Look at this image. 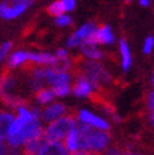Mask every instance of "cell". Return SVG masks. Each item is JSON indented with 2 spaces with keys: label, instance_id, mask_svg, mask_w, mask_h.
<instances>
[{
  "label": "cell",
  "instance_id": "cell-1",
  "mask_svg": "<svg viewBox=\"0 0 154 155\" xmlns=\"http://www.w3.org/2000/svg\"><path fill=\"white\" fill-rule=\"evenodd\" d=\"M77 130H79V154L102 151L110 143V135L105 130L85 125L82 122L77 124Z\"/></svg>",
  "mask_w": 154,
  "mask_h": 155
},
{
  "label": "cell",
  "instance_id": "cell-2",
  "mask_svg": "<svg viewBox=\"0 0 154 155\" xmlns=\"http://www.w3.org/2000/svg\"><path fill=\"white\" fill-rule=\"evenodd\" d=\"M44 133V130L41 125V119H33L28 121L18 133L9 135L8 137V144L13 150H18L22 145H24L32 137L41 135Z\"/></svg>",
  "mask_w": 154,
  "mask_h": 155
},
{
  "label": "cell",
  "instance_id": "cell-3",
  "mask_svg": "<svg viewBox=\"0 0 154 155\" xmlns=\"http://www.w3.org/2000/svg\"><path fill=\"white\" fill-rule=\"evenodd\" d=\"M77 125L75 117L72 116H61L57 120L49 122L47 129L44 130V136L51 141H62L68 135L71 130H73Z\"/></svg>",
  "mask_w": 154,
  "mask_h": 155
},
{
  "label": "cell",
  "instance_id": "cell-4",
  "mask_svg": "<svg viewBox=\"0 0 154 155\" xmlns=\"http://www.w3.org/2000/svg\"><path fill=\"white\" fill-rule=\"evenodd\" d=\"M18 81L10 72H4L0 76V97L9 106L18 108L23 105V100L17 96Z\"/></svg>",
  "mask_w": 154,
  "mask_h": 155
},
{
  "label": "cell",
  "instance_id": "cell-5",
  "mask_svg": "<svg viewBox=\"0 0 154 155\" xmlns=\"http://www.w3.org/2000/svg\"><path fill=\"white\" fill-rule=\"evenodd\" d=\"M82 73L89 77L94 88L99 87V84H106L111 82V76L106 69L94 59L82 63Z\"/></svg>",
  "mask_w": 154,
  "mask_h": 155
},
{
  "label": "cell",
  "instance_id": "cell-6",
  "mask_svg": "<svg viewBox=\"0 0 154 155\" xmlns=\"http://www.w3.org/2000/svg\"><path fill=\"white\" fill-rule=\"evenodd\" d=\"M79 120H80V122L85 124V125H89V126L96 127V129H101V130L109 129V122H106L104 119L99 117V116L94 115L87 110H81L79 112Z\"/></svg>",
  "mask_w": 154,
  "mask_h": 155
},
{
  "label": "cell",
  "instance_id": "cell-7",
  "mask_svg": "<svg viewBox=\"0 0 154 155\" xmlns=\"http://www.w3.org/2000/svg\"><path fill=\"white\" fill-rule=\"evenodd\" d=\"M86 39L96 44H111L114 42V35L109 25H104L99 29H95Z\"/></svg>",
  "mask_w": 154,
  "mask_h": 155
},
{
  "label": "cell",
  "instance_id": "cell-8",
  "mask_svg": "<svg viewBox=\"0 0 154 155\" xmlns=\"http://www.w3.org/2000/svg\"><path fill=\"white\" fill-rule=\"evenodd\" d=\"M92 90H94V84L91 83L89 77L81 73L72 88V92L76 97H87L92 94Z\"/></svg>",
  "mask_w": 154,
  "mask_h": 155
},
{
  "label": "cell",
  "instance_id": "cell-9",
  "mask_svg": "<svg viewBox=\"0 0 154 155\" xmlns=\"http://www.w3.org/2000/svg\"><path fill=\"white\" fill-rule=\"evenodd\" d=\"M66 112V107L62 104H52L48 107H45L43 111H41V121L43 122H52L57 120L61 116H63Z\"/></svg>",
  "mask_w": 154,
  "mask_h": 155
},
{
  "label": "cell",
  "instance_id": "cell-10",
  "mask_svg": "<svg viewBox=\"0 0 154 155\" xmlns=\"http://www.w3.org/2000/svg\"><path fill=\"white\" fill-rule=\"evenodd\" d=\"M27 8H28L27 5H23V4L10 5L8 2H3L0 4V17L4 19H14L24 13Z\"/></svg>",
  "mask_w": 154,
  "mask_h": 155
},
{
  "label": "cell",
  "instance_id": "cell-11",
  "mask_svg": "<svg viewBox=\"0 0 154 155\" xmlns=\"http://www.w3.org/2000/svg\"><path fill=\"white\" fill-rule=\"evenodd\" d=\"M71 81V76L63 71H56L53 68H48L47 74H45V82L51 87L58 86V84H66Z\"/></svg>",
  "mask_w": 154,
  "mask_h": 155
},
{
  "label": "cell",
  "instance_id": "cell-12",
  "mask_svg": "<svg viewBox=\"0 0 154 155\" xmlns=\"http://www.w3.org/2000/svg\"><path fill=\"white\" fill-rule=\"evenodd\" d=\"M81 45V51L83 53V56H86L89 59H94V61H99L104 57V53L102 51H100L97 47H96V43L91 42L89 39H85L82 41V43L80 44Z\"/></svg>",
  "mask_w": 154,
  "mask_h": 155
},
{
  "label": "cell",
  "instance_id": "cell-13",
  "mask_svg": "<svg viewBox=\"0 0 154 155\" xmlns=\"http://www.w3.org/2000/svg\"><path fill=\"white\" fill-rule=\"evenodd\" d=\"M45 143H47V139L44 136V133L41 135H37L24 144V153L25 154H39Z\"/></svg>",
  "mask_w": 154,
  "mask_h": 155
},
{
  "label": "cell",
  "instance_id": "cell-14",
  "mask_svg": "<svg viewBox=\"0 0 154 155\" xmlns=\"http://www.w3.org/2000/svg\"><path fill=\"white\" fill-rule=\"evenodd\" d=\"M68 154L65 144L61 141H51L47 140V143L44 144L43 149L41 150L39 155H66Z\"/></svg>",
  "mask_w": 154,
  "mask_h": 155
},
{
  "label": "cell",
  "instance_id": "cell-15",
  "mask_svg": "<svg viewBox=\"0 0 154 155\" xmlns=\"http://www.w3.org/2000/svg\"><path fill=\"white\" fill-rule=\"evenodd\" d=\"M15 116L10 112H0V140L5 141L9 137L10 125L14 121Z\"/></svg>",
  "mask_w": 154,
  "mask_h": 155
},
{
  "label": "cell",
  "instance_id": "cell-16",
  "mask_svg": "<svg viewBox=\"0 0 154 155\" xmlns=\"http://www.w3.org/2000/svg\"><path fill=\"white\" fill-rule=\"evenodd\" d=\"M28 61H30V63L33 64H41V66H45V64H53V62L56 61V56H53L51 53H37V52H32L28 53Z\"/></svg>",
  "mask_w": 154,
  "mask_h": 155
},
{
  "label": "cell",
  "instance_id": "cell-17",
  "mask_svg": "<svg viewBox=\"0 0 154 155\" xmlns=\"http://www.w3.org/2000/svg\"><path fill=\"white\" fill-rule=\"evenodd\" d=\"M65 146L68 153H72V154L79 153V130H77V125L65 137Z\"/></svg>",
  "mask_w": 154,
  "mask_h": 155
},
{
  "label": "cell",
  "instance_id": "cell-18",
  "mask_svg": "<svg viewBox=\"0 0 154 155\" xmlns=\"http://www.w3.org/2000/svg\"><path fill=\"white\" fill-rule=\"evenodd\" d=\"M27 61H28V52L17 51L8 58V67L9 68H17L22 64H24Z\"/></svg>",
  "mask_w": 154,
  "mask_h": 155
},
{
  "label": "cell",
  "instance_id": "cell-19",
  "mask_svg": "<svg viewBox=\"0 0 154 155\" xmlns=\"http://www.w3.org/2000/svg\"><path fill=\"white\" fill-rule=\"evenodd\" d=\"M120 54H121V67L126 72L129 71L130 66H132V56H130V51L125 39L120 41Z\"/></svg>",
  "mask_w": 154,
  "mask_h": 155
},
{
  "label": "cell",
  "instance_id": "cell-20",
  "mask_svg": "<svg viewBox=\"0 0 154 155\" xmlns=\"http://www.w3.org/2000/svg\"><path fill=\"white\" fill-rule=\"evenodd\" d=\"M55 94H53L52 90H47V88H41L35 92V98L39 104H48L52 102L53 98H55Z\"/></svg>",
  "mask_w": 154,
  "mask_h": 155
},
{
  "label": "cell",
  "instance_id": "cell-21",
  "mask_svg": "<svg viewBox=\"0 0 154 155\" xmlns=\"http://www.w3.org/2000/svg\"><path fill=\"white\" fill-rule=\"evenodd\" d=\"M53 69L56 71H63L67 72L68 69L71 68V61L68 58V56L66 57H56V61L53 62Z\"/></svg>",
  "mask_w": 154,
  "mask_h": 155
},
{
  "label": "cell",
  "instance_id": "cell-22",
  "mask_svg": "<svg viewBox=\"0 0 154 155\" xmlns=\"http://www.w3.org/2000/svg\"><path fill=\"white\" fill-rule=\"evenodd\" d=\"M44 82H45V80H43V78H41V77H37V76H34V74H30V73H29L28 86H29V88L32 90L33 92H37L38 90L43 88Z\"/></svg>",
  "mask_w": 154,
  "mask_h": 155
},
{
  "label": "cell",
  "instance_id": "cell-23",
  "mask_svg": "<svg viewBox=\"0 0 154 155\" xmlns=\"http://www.w3.org/2000/svg\"><path fill=\"white\" fill-rule=\"evenodd\" d=\"M65 6H63V3L62 0H57L53 4H51L48 6V13L53 17H59V15H62L65 13Z\"/></svg>",
  "mask_w": 154,
  "mask_h": 155
},
{
  "label": "cell",
  "instance_id": "cell-24",
  "mask_svg": "<svg viewBox=\"0 0 154 155\" xmlns=\"http://www.w3.org/2000/svg\"><path fill=\"white\" fill-rule=\"evenodd\" d=\"M95 29H96V28H95V25L92 24V23H87V24L82 25V27H81L79 30H77L76 34L79 35L82 41H85V39H86V38H87V37H89V35L92 33V32H94Z\"/></svg>",
  "mask_w": 154,
  "mask_h": 155
},
{
  "label": "cell",
  "instance_id": "cell-25",
  "mask_svg": "<svg viewBox=\"0 0 154 155\" xmlns=\"http://www.w3.org/2000/svg\"><path fill=\"white\" fill-rule=\"evenodd\" d=\"M52 91H53V94H55V96L65 97V96H67L71 92V87H70V84H68V83H66V84H58V86H53Z\"/></svg>",
  "mask_w": 154,
  "mask_h": 155
},
{
  "label": "cell",
  "instance_id": "cell-26",
  "mask_svg": "<svg viewBox=\"0 0 154 155\" xmlns=\"http://www.w3.org/2000/svg\"><path fill=\"white\" fill-rule=\"evenodd\" d=\"M56 24L58 27H68L72 24V20L68 15L62 14V15H59V17H56Z\"/></svg>",
  "mask_w": 154,
  "mask_h": 155
},
{
  "label": "cell",
  "instance_id": "cell-27",
  "mask_svg": "<svg viewBox=\"0 0 154 155\" xmlns=\"http://www.w3.org/2000/svg\"><path fill=\"white\" fill-rule=\"evenodd\" d=\"M12 47H13L12 42H6V43H4V44L0 45V64H2V62H3L4 58L6 57V54L10 52Z\"/></svg>",
  "mask_w": 154,
  "mask_h": 155
},
{
  "label": "cell",
  "instance_id": "cell-28",
  "mask_svg": "<svg viewBox=\"0 0 154 155\" xmlns=\"http://www.w3.org/2000/svg\"><path fill=\"white\" fill-rule=\"evenodd\" d=\"M81 43H82V39L75 33V34H72L70 38H68V41H67L66 44H67L68 48H75V47H79Z\"/></svg>",
  "mask_w": 154,
  "mask_h": 155
},
{
  "label": "cell",
  "instance_id": "cell-29",
  "mask_svg": "<svg viewBox=\"0 0 154 155\" xmlns=\"http://www.w3.org/2000/svg\"><path fill=\"white\" fill-rule=\"evenodd\" d=\"M154 48V38L152 37H148L147 39L144 42V45H143V51L145 54H149Z\"/></svg>",
  "mask_w": 154,
  "mask_h": 155
},
{
  "label": "cell",
  "instance_id": "cell-30",
  "mask_svg": "<svg viewBox=\"0 0 154 155\" xmlns=\"http://www.w3.org/2000/svg\"><path fill=\"white\" fill-rule=\"evenodd\" d=\"M63 6H65V10L66 12H72L76 6V2L75 0H62Z\"/></svg>",
  "mask_w": 154,
  "mask_h": 155
},
{
  "label": "cell",
  "instance_id": "cell-31",
  "mask_svg": "<svg viewBox=\"0 0 154 155\" xmlns=\"http://www.w3.org/2000/svg\"><path fill=\"white\" fill-rule=\"evenodd\" d=\"M148 107H149L150 111L154 110V90L150 91V94L148 96Z\"/></svg>",
  "mask_w": 154,
  "mask_h": 155
},
{
  "label": "cell",
  "instance_id": "cell-32",
  "mask_svg": "<svg viewBox=\"0 0 154 155\" xmlns=\"http://www.w3.org/2000/svg\"><path fill=\"white\" fill-rule=\"evenodd\" d=\"M34 0H13V4H23V5H32Z\"/></svg>",
  "mask_w": 154,
  "mask_h": 155
},
{
  "label": "cell",
  "instance_id": "cell-33",
  "mask_svg": "<svg viewBox=\"0 0 154 155\" xmlns=\"http://www.w3.org/2000/svg\"><path fill=\"white\" fill-rule=\"evenodd\" d=\"M8 151H9V149H8V146L5 145V143L0 140V155L8 154Z\"/></svg>",
  "mask_w": 154,
  "mask_h": 155
},
{
  "label": "cell",
  "instance_id": "cell-34",
  "mask_svg": "<svg viewBox=\"0 0 154 155\" xmlns=\"http://www.w3.org/2000/svg\"><path fill=\"white\" fill-rule=\"evenodd\" d=\"M55 56H56V57H66V56H68V53H67L66 49H58V51L56 52Z\"/></svg>",
  "mask_w": 154,
  "mask_h": 155
},
{
  "label": "cell",
  "instance_id": "cell-35",
  "mask_svg": "<svg viewBox=\"0 0 154 155\" xmlns=\"http://www.w3.org/2000/svg\"><path fill=\"white\" fill-rule=\"evenodd\" d=\"M139 3L142 6H148L149 5V0H139Z\"/></svg>",
  "mask_w": 154,
  "mask_h": 155
},
{
  "label": "cell",
  "instance_id": "cell-36",
  "mask_svg": "<svg viewBox=\"0 0 154 155\" xmlns=\"http://www.w3.org/2000/svg\"><path fill=\"white\" fill-rule=\"evenodd\" d=\"M150 122H152V125H153V127H154V110H153L152 114H150Z\"/></svg>",
  "mask_w": 154,
  "mask_h": 155
},
{
  "label": "cell",
  "instance_id": "cell-37",
  "mask_svg": "<svg viewBox=\"0 0 154 155\" xmlns=\"http://www.w3.org/2000/svg\"><path fill=\"white\" fill-rule=\"evenodd\" d=\"M152 83H153V86H154V74H153V80H152Z\"/></svg>",
  "mask_w": 154,
  "mask_h": 155
},
{
  "label": "cell",
  "instance_id": "cell-38",
  "mask_svg": "<svg viewBox=\"0 0 154 155\" xmlns=\"http://www.w3.org/2000/svg\"><path fill=\"white\" fill-rule=\"evenodd\" d=\"M125 2H128V3H129V2H132V0H125Z\"/></svg>",
  "mask_w": 154,
  "mask_h": 155
}]
</instances>
